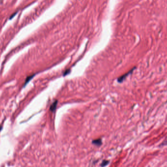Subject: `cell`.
<instances>
[{
    "label": "cell",
    "instance_id": "8992f818",
    "mask_svg": "<svg viewBox=\"0 0 167 167\" xmlns=\"http://www.w3.org/2000/svg\"><path fill=\"white\" fill-rule=\"evenodd\" d=\"M33 76H34V75H33V76H30L27 77V78L26 81V83H25V84H26L27 83H28V81H29L30 80V79H31L32 78V77H33Z\"/></svg>",
    "mask_w": 167,
    "mask_h": 167
},
{
    "label": "cell",
    "instance_id": "7a4b0ae2",
    "mask_svg": "<svg viewBox=\"0 0 167 167\" xmlns=\"http://www.w3.org/2000/svg\"><path fill=\"white\" fill-rule=\"evenodd\" d=\"M57 103H58V101L56 100L50 106V110L51 111V112H53L55 111V110H56V107H57Z\"/></svg>",
    "mask_w": 167,
    "mask_h": 167
},
{
    "label": "cell",
    "instance_id": "6da1fadb",
    "mask_svg": "<svg viewBox=\"0 0 167 167\" xmlns=\"http://www.w3.org/2000/svg\"><path fill=\"white\" fill-rule=\"evenodd\" d=\"M135 69H136V67H134L133 69H132L131 71H130L129 72H128L127 73L124 74V75L122 76H121L119 77L117 79L118 82H119V83L122 82L125 80V79L126 78V77L127 76H128L129 75H130V74H131L133 72V71H134Z\"/></svg>",
    "mask_w": 167,
    "mask_h": 167
},
{
    "label": "cell",
    "instance_id": "277c9868",
    "mask_svg": "<svg viewBox=\"0 0 167 167\" xmlns=\"http://www.w3.org/2000/svg\"><path fill=\"white\" fill-rule=\"evenodd\" d=\"M109 164V161L107 160H104L102 162L101 164V166H106Z\"/></svg>",
    "mask_w": 167,
    "mask_h": 167
},
{
    "label": "cell",
    "instance_id": "3957f363",
    "mask_svg": "<svg viewBox=\"0 0 167 167\" xmlns=\"http://www.w3.org/2000/svg\"><path fill=\"white\" fill-rule=\"evenodd\" d=\"M92 144L95 145L96 146H101L102 144V142L101 139H97V140H94L92 141Z\"/></svg>",
    "mask_w": 167,
    "mask_h": 167
},
{
    "label": "cell",
    "instance_id": "5b68a950",
    "mask_svg": "<svg viewBox=\"0 0 167 167\" xmlns=\"http://www.w3.org/2000/svg\"><path fill=\"white\" fill-rule=\"evenodd\" d=\"M167 146V139L164 141L160 144L159 147H163V146Z\"/></svg>",
    "mask_w": 167,
    "mask_h": 167
},
{
    "label": "cell",
    "instance_id": "52a82bcc",
    "mask_svg": "<svg viewBox=\"0 0 167 167\" xmlns=\"http://www.w3.org/2000/svg\"><path fill=\"white\" fill-rule=\"evenodd\" d=\"M70 72V70H66V71L65 72L63 73V76H67V75H68V74H69Z\"/></svg>",
    "mask_w": 167,
    "mask_h": 167
}]
</instances>
